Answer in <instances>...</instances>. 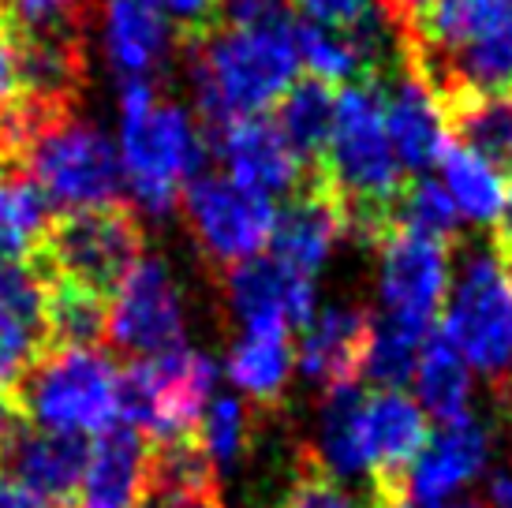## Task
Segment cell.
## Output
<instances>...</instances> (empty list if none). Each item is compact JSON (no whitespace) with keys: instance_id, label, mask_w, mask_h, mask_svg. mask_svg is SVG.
<instances>
[{"instance_id":"cell-21","label":"cell","mask_w":512,"mask_h":508,"mask_svg":"<svg viewBox=\"0 0 512 508\" xmlns=\"http://www.w3.org/2000/svg\"><path fill=\"white\" fill-rule=\"evenodd\" d=\"M150 441L128 423H116L90 441L75 505L79 508H139L146 497Z\"/></svg>"},{"instance_id":"cell-18","label":"cell","mask_w":512,"mask_h":508,"mask_svg":"<svg viewBox=\"0 0 512 508\" xmlns=\"http://www.w3.org/2000/svg\"><path fill=\"white\" fill-rule=\"evenodd\" d=\"M348 236L344 210L337 195L322 180L307 176V184L288 198V206L277 213V225L270 236V258L299 277H318V269L329 262L333 247Z\"/></svg>"},{"instance_id":"cell-42","label":"cell","mask_w":512,"mask_h":508,"mask_svg":"<svg viewBox=\"0 0 512 508\" xmlns=\"http://www.w3.org/2000/svg\"><path fill=\"white\" fill-rule=\"evenodd\" d=\"M0 508H57V505H49L38 494L23 490L19 482H12L8 475H0Z\"/></svg>"},{"instance_id":"cell-40","label":"cell","mask_w":512,"mask_h":508,"mask_svg":"<svg viewBox=\"0 0 512 508\" xmlns=\"http://www.w3.org/2000/svg\"><path fill=\"white\" fill-rule=\"evenodd\" d=\"M285 12V0H221V15L228 23H262Z\"/></svg>"},{"instance_id":"cell-15","label":"cell","mask_w":512,"mask_h":508,"mask_svg":"<svg viewBox=\"0 0 512 508\" xmlns=\"http://www.w3.org/2000/svg\"><path fill=\"white\" fill-rule=\"evenodd\" d=\"M180 34L154 0H101L98 45L120 83L154 79L176 53Z\"/></svg>"},{"instance_id":"cell-7","label":"cell","mask_w":512,"mask_h":508,"mask_svg":"<svg viewBox=\"0 0 512 508\" xmlns=\"http://www.w3.org/2000/svg\"><path fill=\"white\" fill-rule=\"evenodd\" d=\"M441 337L471 370L501 378L512 355V266L494 243H471L460 254L449 277Z\"/></svg>"},{"instance_id":"cell-36","label":"cell","mask_w":512,"mask_h":508,"mask_svg":"<svg viewBox=\"0 0 512 508\" xmlns=\"http://www.w3.org/2000/svg\"><path fill=\"white\" fill-rule=\"evenodd\" d=\"M281 508H367V505H359L344 486L329 482L318 467H311L303 460L299 475L292 479L285 501H281Z\"/></svg>"},{"instance_id":"cell-16","label":"cell","mask_w":512,"mask_h":508,"mask_svg":"<svg viewBox=\"0 0 512 508\" xmlns=\"http://www.w3.org/2000/svg\"><path fill=\"white\" fill-rule=\"evenodd\" d=\"M490 452H494V434L479 419L441 426L408 467L404 497L419 508H445L468 482L483 475Z\"/></svg>"},{"instance_id":"cell-46","label":"cell","mask_w":512,"mask_h":508,"mask_svg":"<svg viewBox=\"0 0 512 508\" xmlns=\"http://www.w3.org/2000/svg\"><path fill=\"white\" fill-rule=\"evenodd\" d=\"M494 389H498V404H501V415L512 423V355L509 363H505V370H501V378L494 381Z\"/></svg>"},{"instance_id":"cell-38","label":"cell","mask_w":512,"mask_h":508,"mask_svg":"<svg viewBox=\"0 0 512 508\" xmlns=\"http://www.w3.org/2000/svg\"><path fill=\"white\" fill-rule=\"evenodd\" d=\"M154 4L165 12L176 34H187V42H199L221 19V0H154Z\"/></svg>"},{"instance_id":"cell-6","label":"cell","mask_w":512,"mask_h":508,"mask_svg":"<svg viewBox=\"0 0 512 508\" xmlns=\"http://www.w3.org/2000/svg\"><path fill=\"white\" fill-rule=\"evenodd\" d=\"M19 165L57 213L101 210L124 202V165L113 139L68 109L42 120L19 150Z\"/></svg>"},{"instance_id":"cell-47","label":"cell","mask_w":512,"mask_h":508,"mask_svg":"<svg viewBox=\"0 0 512 508\" xmlns=\"http://www.w3.org/2000/svg\"><path fill=\"white\" fill-rule=\"evenodd\" d=\"M453 508H486V501H471V497H468V501H456Z\"/></svg>"},{"instance_id":"cell-22","label":"cell","mask_w":512,"mask_h":508,"mask_svg":"<svg viewBox=\"0 0 512 508\" xmlns=\"http://www.w3.org/2000/svg\"><path fill=\"white\" fill-rule=\"evenodd\" d=\"M363 389L341 385L322 396L314 445L303 449V460L318 467L329 482H367L370 490V460L363 445Z\"/></svg>"},{"instance_id":"cell-4","label":"cell","mask_w":512,"mask_h":508,"mask_svg":"<svg viewBox=\"0 0 512 508\" xmlns=\"http://www.w3.org/2000/svg\"><path fill=\"white\" fill-rule=\"evenodd\" d=\"M120 165L135 206L150 217H169L184 187L202 176L210 142L206 127L169 101L154 79L120 83Z\"/></svg>"},{"instance_id":"cell-34","label":"cell","mask_w":512,"mask_h":508,"mask_svg":"<svg viewBox=\"0 0 512 508\" xmlns=\"http://www.w3.org/2000/svg\"><path fill=\"white\" fill-rule=\"evenodd\" d=\"M397 221L400 225L415 228V232H423V236H434V240H441V243H453L464 217H460L456 202L449 198V191H445L438 180L419 176V180H408L404 195H400Z\"/></svg>"},{"instance_id":"cell-12","label":"cell","mask_w":512,"mask_h":508,"mask_svg":"<svg viewBox=\"0 0 512 508\" xmlns=\"http://www.w3.org/2000/svg\"><path fill=\"white\" fill-rule=\"evenodd\" d=\"M184 296L172 269L161 258H139L124 284L113 292L105 340L109 348L131 359L165 355L184 344Z\"/></svg>"},{"instance_id":"cell-43","label":"cell","mask_w":512,"mask_h":508,"mask_svg":"<svg viewBox=\"0 0 512 508\" xmlns=\"http://www.w3.org/2000/svg\"><path fill=\"white\" fill-rule=\"evenodd\" d=\"M434 0H382V8H385V15L393 19V27L397 30H408L419 19V15L427 12Z\"/></svg>"},{"instance_id":"cell-1","label":"cell","mask_w":512,"mask_h":508,"mask_svg":"<svg viewBox=\"0 0 512 508\" xmlns=\"http://www.w3.org/2000/svg\"><path fill=\"white\" fill-rule=\"evenodd\" d=\"M314 180H322L337 195L348 236L378 247V240L397 225L408 172L397 161V150L385 131L378 79L341 86L333 109V135Z\"/></svg>"},{"instance_id":"cell-45","label":"cell","mask_w":512,"mask_h":508,"mask_svg":"<svg viewBox=\"0 0 512 508\" xmlns=\"http://www.w3.org/2000/svg\"><path fill=\"white\" fill-rule=\"evenodd\" d=\"M19 419H23V415H19V408H15V400L0 393V456H4V449H8L12 430L19 426Z\"/></svg>"},{"instance_id":"cell-8","label":"cell","mask_w":512,"mask_h":508,"mask_svg":"<svg viewBox=\"0 0 512 508\" xmlns=\"http://www.w3.org/2000/svg\"><path fill=\"white\" fill-rule=\"evenodd\" d=\"M217 363L195 348L131 359L120 370V423L135 426L150 445L195 438L206 404L214 400Z\"/></svg>"},{"instance_id":"cell-32","label":"cell","mask_w":512,"mask_h":508,"mask_svg":"<svg viewBox=\"0 0 512 508\" xmlns=\"http://www.w3.org/2000/svg\"><path fill=\"white\" fill-rule=\"evenodd\" d=\"M419 333L404 329V325L385 322L382 314H370V340L367 355H363V378L374 381L378 389H400L412 378L419 348H423Z\"/></svg>"},{"instance_id":"cell-3","label":"cell","mask_w":512,"mask_h":508,"mask_svg":"<svg viewBox=\"0 0 512 508\" xmlns=\"http://www.w3.org/2000/svg\"><path fill=\"white\" fill-rule=\"evenodd\" d=\"M296 23L273 15L262 23H225L191 42L187 79L206 127L262 116L296 86Z\"/></svg>"},{"instance_id":"cell-44","label":"cell","mask_w":512,"mask_h":508,"mask_svg":"<svg viewBox=\"0 0 512 508\" xmlns=\"http://www.w3.org/2000/svg\"><path fill=\"white\" fill-rule=\"evenodd\" d=\"M494 247L501 251V258L512 266V184L505 187V206H501V217H498V236H494Z\"/></svg>"},{"instance_id":"cell-23","label":"cell","mask_w":512,"mask_h":508,"mask_svg":"<svg viewBox=\"0 0 512 508\" xmlns=\"http://www.w3.org/2000/svg\"><path fill=\"white\" fill-rule=\"evenodd\" d=\"M57 225L42 187L19 161H0V262H34Z\"/></svg>"},{"instance_id":"cell-20","label":"cell","mask_w":512,"mask_h":508,"mask_svg":"<svg viewBox=\"0 0 512 508\" xmlns=\"http://www.w3.org/2000/svg\"><path fill=\"white\" fill-rule=\"evenodd\" d=\"M86 449L90 441L64 438V434H49L30 426L27 419H19L12 430V441L0 456V467L12 482H19L23 490L38 494L49 505H68L79 490L86 467Z\"/></svg>"},{"instance_id":"cell-5","label":"cell","mask_w":512,"mask_h":508,"mask_svg":"<svg viewBox=\"0 0 512 508\" xmlns=\"http://www.w3.org/2000/svg\"><path fill=\"white\" fill-rule=\"evenodd\" d=\"M12 400L38 430L94 441L120 423V367L98 348H49Z\"/></svg>"},{"instance_id":"cell-29","label":"cell","mask_w":512,"mask_h":508,"mask_svg":"<svg viewBox=\"0 0 512 508\" xmlns=\"http://www.w3.org/2000/svg\"><path fill=\"white\" fill-rule=\"evenodd\" d=\"M45 277V273H42ZM109 325V303L72 281L45 277V333L49 348H98Z\"/></svg>"},{"instance_id":"cell-28","label":"cell","mask_w":512,"mask_h":508,"mask_svg":"<svg viewBox=\"0 0 512 508\" xmlns=\"http://www.w3.org/2000/svg\"><path fill=\"white\" fill-rule=\"evenodd\" d=\"M438 169L445 176V191L456 202V210L464 221L475 225H494L505 206V180L494 165H486L483 157H475L468 146L460 142H445V150L438 157Z\"/></svg>"},{"instance_id":"cell-31","label":"cell","mask_w":512,"mask_h":508,"mask_svg":"<svg viewBox=\"0 0 512 508\" xmlns=\"http://www.w3.org/2000/svg\"><path fill=\"white\" fill-rule=\"evenodd\" d=\"M195 441L202 445V452L210 456V464L217 471L240 464L251 441H255V411L240 396H214L199 419Z\"/></svg>"},{"instance_id":"cell-37","label":"cell","mask_w":512,"mask_h":508,"mask_svg":"<svg viewBox=\"0 0 512 508\" xmlns=\"http://www.w3.org/2000/svg\"><path fill=\"white\" fill-rule=\"evenodd\" d=\"M303 15V23L329 30H348L356 27L359 19H367L382 0H292Z\"/></svg>"},{"instance_id":"cell-17","label":"cell","mask_w":512,"mask_h":508,"mask_svg":"<svg viewBox=\"0 0 512 508\" xmlns=\"http://www.w3.org/2000/svg\"><path fill=\"white\" fill-rule=\"evenodd\" d=\"M378 94H382L385 131H389V142L404 172L419 176L430 165H438L441 150L449 142V124L427 79L404 60L397 71L378 79Z\"/></svg>"},{"instance_id":"cell-14","label":"cell","mask_w":512,"mask_h":508,"mask_svg":"<svg viewBox=\"0 0 512 508\" xmlns=\"http://www.w3.org/2000/svg\"><path fill=\"white\" fill-rule=\"evenodd\" d=\"M225 299L243 329H303L314 318V281L270 254L225 269Z\"/></svg>"},{"instance_id":"cell-25","label":"cell","mask_w":512,"mask_h":508,"mask_svg":"<svg viewBox=\"0 0 512 508\" xmlns=\"http://www.w3.org/2000/svg\"><path fill=\"white\" fill-rule=\"evenodd\" d=\"M412 381L419 396L415 404L427 411V419H438L441 426L471 419V367L441 333L423 340Z\"/></svg>"},{"instance_id":"cell-27","label":"cell","mask_w":512,"mask_h":508,"mask_svg":"<svg viewBox=\"0 0 512 508\" xmlns=\"http://www.w3.org/2000/svg\"><path fill=\"white\" fill-rule=\"evenodd\" d=\"M441 113L449 124V139L468 146L498 172H512V94L460 98Z\"/></svg>"},{"instance_id":"cell-24","label":"cell","mask_w":512,"mask_h":508,"mask_svg":"<svg viewBox=\"0 0 512 508\" xmlns=\"http://www.w3.org/2000/svg\"><path fill=\"white\" fill-rule=\"evenodd\" d=\"M292 370V329H243V337L228 352V381L262 408H273L288 393Z\"/></svg>"},{"instance_id":"cell-10","label":"cell","mask_w":512,"mask_h":508,"mask_svg":"<svg viewBox=\"0 0 512 508\" xmlns=\"http://www.w3.org/2000/svg\"><path fill=\"white\" fill-rule=\"evenodd\" d=\"M184 213L199 251L221 269L251 262L270 247L277 210L273 198L228 180L225 172H202L184 187Z\"/></svg>"},{"instance_id":"cell-13","label":"cell","mask_w":512,"mask_h":508,"mask_svg":"<svg viewBox=\"0 0 512 508\" xmlns=\"http://www.w3.org/2000/svg\"><path fill=\"white\" fill-rule=\"evenodd\" d=\"M206 142L228 180L251 187L258 195H296L307 184V169L288 150L285 135L277 131L270 116H240V120L206 127Z\"/></svg>"},{"instance_id":"cell-39","label":"cell","mask_w":512,"mask_h":508,"mask_svg":"<svg viewBox=\"0 0 512 508\" xmlns=\"http://www.w3.org/2000/svg\"><path fill=\"white\" fill-rule=\"evenodd\" d=\"M27 105L23 90V68H19V49L12 38H0V116L15 113Z\"/></svg>"},{"instance_id":"cell-30","label":"cell","mask_w":512,"mask_h":508,"mask_svg":"<svg viewBox=\"0 0 512 508\" xmlns=\"http://www.w3.org/2000/svg\"><path fill=\"white\" fill-rule=\"evenodd\" d=\"M296 53L299 68H307V79H318L326 86L370 79V57L356 27L329 30L314 23H296Z\"/></svg>"},{"instance_id":"cell-2","label":"cell","mask_w":512,"mask_h":508,"mask_svg":"<svg viewBox=\"0 0 512 508\" xmlns=\"http://www.w3.org/2000/svg\"><path fill=\"white\" fill-rule=\"evenodd\" d=\"M404 38L441 109L460 98L512 94V0H434Z\"/></svg>"},{"instance_id":"cell-35","label":"cell","mask_w":512,"mask_h":508,"mask_svg":"<svg viewBox=\"0 0 512 508\" xmlns=\"http://www.w3.org/2000/svg\"><path fill=\"white\" fill-rule=\"evenodd\" d=\"M49 352L45 325L30 322L12 307L0 303V393L12 396L19 381L27 378V370Z\"/></svg>"},{"instance_id":"cell-33","label":"cell","mask_w":512,"mask_h":508,"mask_svg":"<svg viewBox=\"0 0 512 508\" xmlns=\"http://www.w3.org/2000/svg\"><path fill=\"white\" fill-rule=\"evenodd\" d=\"M15 38L27 42H83L90 0H4Z\"/></svg>"},{"instance_id":"cell-41","label":"cell","mask_w":512,"mask_h":508,"mask_svg":"<svg viewBox=\"0 0 512 508\" xmlns=\"http://www.w3.org/2000/svg\"><path fill=\"white\" fill-rule=\"evenodd\" d=\"M139 508H225L221 494H150Z\"/></svg>"},{"instance_id":"cell-11","label":"cell","mask_w":512,"mask_h":508,"mask_svg":"<svg viewBox=\"0 0 512 508\" xmlns=\"http://www.w3.org/2000/svg\"><path fill=\"white\" fill-rule=\"evenodd\" d=\"M449 243L393 225L378 240V296L382 318L419 337L434 333V318L449 296Z\"/></svg>"},{"instance_id":"cell-48","label":"cell","mask_w":512,"mask_h":508,"mask_svg":"<svg viewBox=\"0 0 512 508\" xmlns=\"http://www.w3.org/2000/svg\"><path fill=\"white\" fill-rule=\"evenodd\" d=\"M4 23H8V15H4V0H0V38H4Z\"/></svg>"},{"instance_id":"cell-9","label":"cell","mask_w":512,"mask_h":508,"mask_svg":"<svg viewBox=\"0 0 512 508\" xmlns=\"http://www.w3.org/2000/svg\"><path fill=\"white\" fill-rule=\"evenodd\" d=\"M143 258V225L139 213L116 202L101 210L60 213L34 266L45 277L72 281L94 296L109 299L124 284L135 262Z\"/></svg>"},{"instance_id":"cell-26","label":"cell","mask_w":512,"mask_h":508,"mask_svg":"<svg viewBox=\"0 0 512 508\" xmlns=\"http://www.w3.org/2000/svg\"><path fill=\"white\" fill-rule=\"evenodd\" d=\"M333 109H337V94H333V86L318 83V79H303L277 101L273 124L285 135L288 150L299 157L307 176H314L326 157L329 135H333Z\"/></svg>"},{"instance_id":"cell-19","label":"cell","mask_w":512,"mask_h":508,"mask_svg":"<svg viewBox=\"0 0 512 508\" xmlns=\"http://www.w3.org/2000/svg\"><path fill=\"white\" fill-rule=\"evenodd\" d=\"M367 340H370V311L348 307V303L322 307V311H314L311 322L299 329L296 367L322 393L341 389V385H359Z\"/></svg>"}]
</instances>
